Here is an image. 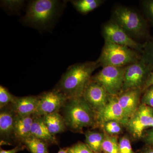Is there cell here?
Here are the masks:
<instances>
[{
	"mask_svg": "<svg viewBox=\"0 0 153 153\" xmlns=\"http://www.w3.org/2000/svg\"><path fill=\"white\" fill-rule=\"evenodd\" d=\"M100 66L96 61L76 63L69 66L55 89L68 99L82 97L92 73Z\"/></svg>",
	"mask_w": 153,
	"mask_h": 153,
	"instance_id": "cell-1",
	"label": "cell"
},
{
	"mask_svg": "<svg viewBox=\"0 0 153 153\" xmlns=\"http://www.w3.org/2000/svg\"><path fill=\"white\" fill-rule=\"evenodd\" d=\"M62 6L56 0L31 1L23 17V23L39 30H47L59 16Z\"/></svg>",
	"mask_w": 153,
	"mask_h": 153,
	"instance_id": "cell-2",
	"label": "cell"
},
{
	"mask_svg": "<svg viewBox=\"0 0 153 153\" xmlns=\"http://www.w3.org/2000/svg\"><path fill=\"white\" fill-rule=\"evenodd\" d=\"M62 109L66 126L73 131L81 133L97 124L96 112L82 96L69 99Z\"/></svg>",
	"mask_w": 153,
	"mask_h": 153,
	"instance_id": "cell-3",
	"label": "cell"
},
{
	"mask_svg": "<svg viewBox=\"0 0 153 153\" xmlns=\"http://www.w3.org/2000/svg\"><path fill=\"white\" fill-rule=\"evenodd\" d=\"M111 20L116 23L134 40L146 38L148 36L149 27L146 21L133 9L119 6L113 12Z\"/></svg>",
	"mask_w": 153,
	"mask_h": 153,
	"instance_id": "cell-4",
	"label": "cell"
},
{
	"mask_svg": "<svg viewBox=\"0 0 153 153\" xmlns=\"http://www.w3.org/2000/svg\"><path fill=\"white\" fill-rule=\"evenodd\" d=\"M141 57V55L135 50L105 41L101 54L96 62L102 67H123L139 61Z\"/></svg>",
	"mask_w": 153,
	"mask_h": 153,
	"instance_id": "cell-5",
	"label": "cell"
},
{
	"mask_svg": "<svg viewBox=\"0 0 153 153\" xmlns=\"http://www.w3.org/2000/svg\"><path fill=\"white\" fill-rule=\"evenodd\" d=\"M126 67L105 66L91 79L103 86L110 95L118 96L122 90Z\"/></svg>",
	"mask_w": 153,
	"mask_h": 153,
	"instance_id": "cell-6",
	"label": "cell"
},
{
	"mask_svg": "<svg viewBox=\"0 0 153 153\" xmlns=\"http://www.w3.org/2000/svg\"><path fill=\"white\" fill-rule=\"evenodd\" d=\"M102 34L105 41L128 47L141 54L144 44L139 43L127 34L124 30L111 20L102 26Z\"/></svg>",
	"mask_w": 153,
	"mask_h": 153,
	"instance_id": "cell-7",
	"label": "cell"
},
{
	"mask_svg": "<svg viewBox=\"0 0 153 153\" xmlns=\"http://www.w3.org/2000/svg\"><path fill=\"white\" fill-rule=\"evenodd\" d=\"M152 71L141 58L135 63L126 66L122 92L134 88H141L143 90Z\"/></svg>",
	"mask_w": 153,
	"mask_h": 153,
	"instance_id": "cell-8",
	"label": "cell"
},
{
	"mask_svg": "<svg viewBox=\"0 0 153 153\" xmlns=\"http://www.w3.org/2000/svg\"><path fill=\"white\" fill-rule=\"evenodd\" d=\"M68 99L56 89L45 92L39 96L38 108L35 115L43 117L46 115L59 112Z\"/></svg>",
	"mask_w": 153,
	"mask_h": 153,
	"instance_id": "cell-9",
	"label": "cell"
},
{
	"mask_svg": "<svg viewBox=\"0 0 153 153\" xmlns=\"http://www.w3.org/2000/svg\"><path fill=\"white\" fill-rule=\"evenodd\" d=\"M153 118V108L142 104L129 120L126 126L133 137L139 138L142 136L145 129L150 127Z\"/></svg>",
	"mask_w": 153,
	"mask_h": 153,
	"instance_id": "cell-10",
	"label": "cell"
},
{
	"mask_svg": "<svg viewBox=\"0 0 153 153\" xmlns=\"http://www.w3.org/2000/svg\"><path fill=\"white\" fill-rule=\"evenodd\" d=\"M96 113L97 123L101 125L114 121L126 126L128 121L119 104L117 96L110 95L107 103Z\"/></svg>",
	"mask_w": 153,
	"mask_h": 153,
	"instance_id": "cell-11",
	"label": "cell"
},
{
	"mask_svg": "<svg viewBox=\"0 0 153 153\" xmlns=\"http://www.w3.org/2000/svg\"><path fill=\"white\" fill-rule=\"evenodd\" d=\"M82 97L97 112L107 103L110 95L103 86L91 79L85 87Z\"/></svg>",
	"mask_w": 153,
	"mask_h": 153,
	"instance_id": "cell-12",
	"label": "cell"
},
{
	"mask_svg": "<svg viewBox=\"0 0 153 153\" xmlns=\"http://www.w3.org/2000/svg\"><path fill=\"white\" fill-rule=\"evenodd\" d=\"M142 91L141 88L129 89L122 91L117 96L119 104L128 120L140 105Z\"/></svg>",
	"mask_w": 153,
	"mask_h": 153,
	"instance_id": "cell-13",
	"label": "cell"
},
{
	"mask_svg": "<svg viewBox=\"0 0 153 153\" xmlns=\"http://www.w3.org/2000/svg\"><path fill=\"white\" fill-rule=\"evenodd\" d=\"M34 117V115L22 116L16 114L13 137L20 143L22 144L25 140L31 136Z\"/></svg>",
	"mask_w": 153,
	"mask_h": 153,
	"instance_id": "cell-14",
	"label": "cell"
},
{
	"mask_svg": "<svg viewBox=\"0 0 153 153\" xmlns=\"http://www.w3.org/2000/svg\"><path fill=\"white\" fill-rule=\"evenodd\" d=\"M16 114L12 108L5 107L0 112V136L1 143H9L13 136L14 121Z\"/></svg>",
	"mask_w": 153,
	"mask_h": 153,
	"instance_id": "cell-15",
	"label": "cell"
},
{
	"mask_svg": "<svg viewBox=\"0 0 153 153\" xmlns=\"http://www.w3.org/2000/svg\"><path fill=\"white\" fill-rule=\"evenodd\" d=\"M39 96L17 97L11 104V108L16 114L19 116H30L36 113L38 108Z\"/></svg>",
	"mask_w": 153,
	"mask_h": 153,
	"instance_id": "cell-16",
	"label": "cell"
},
{
	"mask_svg": "<svg viewBox=\"0 0 153 153\" xmlns=\"http://www.w3.org/2000/svg\"><path fill=\"white\" fill-rule=\"evenodd\" d=\"M34 121L31 130V136L43 141L48 145L57 144L55 135L52 134L45 125L43 117L34 115Z\"/></svg>",
	"mask_w": 153,
	"mask_h": 153,
	"instance_id": "cell-17",
	"label": "cell"
},
{
	"mask_svg": "<svg viewBox=\"0 0 153 153\" xmlns=\"http://www.w3.org/2000/svg\"><path fill=\"white\" fill-rule=\"evenodd\" d=\"M44 123L52 134L61 133L65 131L66 126L63 116L55 112L43 116Z\"/></svg>",
	"mask_w": 153,
	"mask_h": 153,
	"instance_id": "cell-18",
	"label": "cell"
},
{
	"mask_svg": "<svg viewBox=\"0 0 153 153\" xmlns=\"http://www.w3.org/2000/svg\"><path fill=\"white\" fill-rule=\"evenodd\" d=\"M103 0H74L71 1L74 7L80 13L86 14L101 5Z\"/></svg>",
	"mask_w": 153,
	"mask_h": 153,
	"instance_id": "cell-19",
	"label": "cell"
},
{
	"mask_svg": "<svg viewBox=\"0 0 153 153\" xmlns=\"http://www.w3.org/2000/svg\"><path fill=\"white\" fill-rule=\"evenodd\" d=\"M85 143L94 153H100L104 137V134L102 133L87 131L85 133Z\"/></svg>",
	"mask_w": 153,
	"mask_h": 153,
	"instance_id": "cell-20",
	"label": "cell"
},
{
	"mask_svg": "<svg viewBox=\"0 0 153 153\" xmlns=\"http://www.w3.org/2000/svg\"><path fill=\"white\" fill-rule=\"evenodd\" d=\"M31 153H49L48 145L41 140L31 136L22 143Z\"/></svg>",
	"mask_w": 153,
	"mask_h": 153,
	"instance_id": "cell-21",
	"label": "cell"
},
{
	"mask_svg": "<svg viewBox=\"0 0 153 153\" xmlns=\"http://www.w3.org/2000/svg\"><path fill=\"white\" fill-rule=\"evenodd\" d=\"M101 149L105 153H119V142L116 137L104 134Z\"/></svg>",
	"mask_w": 153,
	"mask_h": 153,
	"instance_id": "cell-22",
	"label": "cell"
},
{
	"mask_svg": "<svg viewBox=\"0 0 153 153\" xmlns=\"http://www.w3.org/2000/svg\"><path fill=\"white\" fill-rule=\"evenodd\" d=\"M141 58L153 71V38L144 44Z\"/></svg>",
	"mask_w": 153,
	"mask_h": 153,
	"instance_id": "cell-23",
	"label": "cell"
},
{
	"mask_svg": "<svg viewBox=\"0 0 153 153\" xmlns=\"http://www.w3.org/2000/svg\"><path fill=\"white\" fill-rule=\"evenodd\" d=\"M25 1L20 0H5L1 1V5L6 10L16 13L21 10L24 6Z\"/></svg>",
	"mask_w": 153,
	"mask_h": 153,
	"instance_id": "cell-24",
	"label": "cell"
},
{
	"mask_svg": "<svg viewBox=\"0 0 153 153\" xmlns=\"http://www.w3.org/2000/svg\"><path fill=\"white\" fill-rule=\"evenodd\" d=\"M17 97L10 93L8 90L2 85L0 86V108L3 109L9 104H12Z\"/></svg>",
	"mask_w": 153,
	"mask_h": 153,
	"instance_id": "cell-25",
	"label": "cell"
},
{
	"mask_svg": "<svg viewBox=\"0 0 153 153\" xmlns=\"http://www.w3.org/2000/svg\"><path fill=\"white\" fill-rule=\"evenodd\" d=\"M105 131L109 134H116L121 131V124L114 121L108 122L103 125Z\"/></svg>",
	"mask_w": 153,
	"mask_h": 153,
	"instance_id": "cell-26",
	"label": "cell"
},
{
	"mask_svg": "<svg viewBox=\"0 0 153 153\" xmlns=\"http://www.w3.org/2000/svg\"><path fill=\"white\" fill-rule=\"evenodd\" d=\"M142 4L146 17L153 25V0L143 1Z\"/></svg>",
	"mask_w": 153,
	"mask_h": 153,
	"instance_id": "cell-27",
	"label": "cell"
},
{
	"mask_svg": "<svg viewBox=\"0 0 153 153\" xmlns=\"http://www.w3.org/2000/svg\"><path fill=\"white\" fill-rule=\"evenodd\" d=\"M119 153H134L133 151L129 139L123 137L119 142Z\"/></svg>",
	"mask_w": 153,
	"mask_h": 153,
	"instance_id": "cell-28",
	"label": "cell"
},
{
	"mask_svg": "<svg viewBox=\"0 0 153 153\" xmlns=\"http://www.w3.org/2000/svg\"><path fill=\"white\" fill-rule=\"evenodd\" d=\"M70 153H94L86 143H78L69 147Z\"/></svg>",
	"mask_w": 153,
	"mask_h": 153,
	"instance_id": "cell-29",
	"label": "cell"
},
{
	"mask_svg": "<svg viewBox=\"0 0 153 153\" xmlns=\"http://www.w3.org/2000/svg\"><path fill=\"white\" fill-rule=\"evenodd\" d=\"M145 91L142 99V104L153 108V85L148 88Z\"/></svg>",
	"mask_w": 153,
	"mask_h": 153,
	"instance_id": "cell-30",
	"label": "cell"
},
{
	"mask_svg": "<svg viewBox=\"0 0 153 153\" xmlns=\"http://www.w3.org/2000/svg\"><path fill=\"white\" fill-rule=\"evenodd\" d=\"M25 147H25V145L20 143L19 145L16 146L14 149L9 150H3L2 149H1L0 153H17L18 152L23 150Z\"/></svg>",
	"mask_w": 153,
	"mask_h": 153,
	"instance_id": "cell-31",
	"label": "cell"
},
{
	"mask_svg": "<svg viewBox=\"0 0 153 153\" xmlns=\"http://www.w3.org/2000/svg\"><path fill=\"white\" fill-rule=\"evenodd\" d=\"M153 85V71L151 72L148 76L146 81L145 82L143 88V90H145L148 88Z\"/></svg>",
	"mask_w": 153,
	"mask_h": 153,
	"instance_id": "cell-32",
	"label": "cell"
},
{
	"mask_svg": "<svg viewBox=\"0 0 153 153\" xmlns=\"http://www.w3.org/2000/svg\"><path fill=\"white\" fill-rule=\"evenodd\" d=\"M147 140L149 142L153 143V130L150 132L148 134Z\"/></svg>",
	"mask_w": 153,
	"mask_h": 153,
	"instance_id": "cell-33",
	"label": "cell"
},
{
	"mask_svg": "<svg viewBox=\"0 0 153 153\" xmlns=\"http://www.w3.org/2000/svg\"><path fill=\"white\" fill-rule=\"evenodd\" d=\"M57 153H70L69 148H61Z\"/></svg>",
	"mask_w": 153,
	"mask_h": 153,
	"instance_id": "cell-34",
	"label": "cell"
},
{
	"mask_svg": "<svg viewBox=\"0 0 153 153\" xmlns=\"http://www.w3.org/2000/svg\"><path fill=\"white\" fill-rule=\"evenodd\" d=\"M142 153H153V150L150 149H146L143 151Z\"/></svg>",
	"mask_w": 153,
	"mask_h": 153,
	"instance_id": "cell-35",
	"label": "cell"
},
{
	"mask_svg": "<svg viewBox=\"0 0 153 153\" xmlns=\"http://www.w3.org/2000/svg\"><path fill=\"white\" fill-rule=\"evenodd\" d=\"M150 127H153V118L152 121V123H151Z\"/></svg>",
	"mask_w": 153,
	"mask_h": 153,
	"instance_id": "cell-36",
	"label": "cell"
}]
</instances>
